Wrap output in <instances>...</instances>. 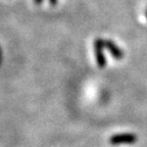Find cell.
I'll return each mask as SVG.
<instances>
[{"instance_id":"obj_4","label":"cell","mask_w":147,"mask_h":147,"mask_svg":"<svg viewBox=\"0 0 147 147\" xmlns=\"http://www.w3.org/2000/svg\"><path fill=\"white\" fill-rule=\"evenodd\" d=\"M48 1L50 3V5H52V6H55L58 3V0H48Z\"/></svg>"},{"instance_id":"obj_5","label":"cell","mask_w":147,"mask_h":147,"mask_svg":"<svg viewBox=\"0 0 147 147\" xmlns=\"http://www.w3.org/2000/svg\"><path fill=\"white\" fill-rule=\"evenodd\" d=\"M34 2L36 3L37 5H40V4L43 3V0H34Z\"/></svg>"},{"instance_id":"obj_6","label":"cell","mask_w":147,"mask_h":147,"mask_svg":"<svg viewBox=\"0 0 147 147\" xmlns=\"http://www.w3.org/2000/svg\"><path fill=\"white\" fill-rule=\"evenodd\" d=\"M145 16H146V18H147V8H146V11H145Z\"/></svg>"},{"instance_id":"obj_1","label":"cell","mask_w":147,"mask_h":147,"mask_svg":"<svg viewBox=\"0 0 147 147\" xmlns=\"http://www.w3.org/2000/svg\"><path fill=\"white\" fill-rule=\"evenodd\" d=\"M105 47L104 45V40L101 38H97L94 41V54H95V59H96V63L98 67L103 69L107 64V59H106L105 55L103 52V48Z\"/></svg>"},{"instance_id":"obj_2","label":"cell","mask_w":147,"mask_h":147,"mask_svg":"<svg viewBox=\"0 0 147 147\" xmlns=\"http://www.w3.org/2000/svg\"><path fill=\"white\" fill-rule=\"evenodd\" d=\"M137 141V137L134 134H117L110 137L109 142L113 145L117 144H133Z\"/></svg>"},{"instance_id":"obj_3","label":"cell","mask_w":147,"mask_h":147,"mask_svg":"<svg viewBox=\"0 0 147 147\" xmlns=\"http://www.w3.org/2000/svg\"><path fill=\"white\" fill-rule=\"evenodd\" d=\"M104 45H105V48L107 49L108 52L111 54L115 59L121 60L124 57V52L122 51V49L119 48V46L111 40H104Z\"/></svg>"}]
</instances>
